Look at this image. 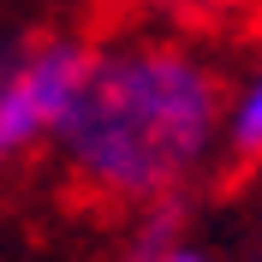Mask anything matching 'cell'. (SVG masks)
I'll return each mask as SVG.
<instances>
[{"mask_svg": "<svg viewBox=\"0 0 262 262\" xmlns=\"http://www.w3.org/2000/svg\"><path fill=\"white\" fill-rule=\"evenodd\" d=\"M221 143H227V155H238V161H262V66L245 78L238 96H227Z\"/></svg>", "mask_w": 262, "mask_h": 262, "instance_id": "3", "label": "cell"}, {"mask_svg": "<svg viewBox=\"0 0 262 262\" xmlns=\"http://www.w3.org/2000/svg\"><path fill=\"white\" fill-rule=\"evenodd\" d=\"M155 262H209V250H203V245H191V238H179V245H167Z\"/></svg>", "mask_w": 262, "mask_h": 262, "instance_id": "5", "label": "cell"}, {"mask_svg": "<svg viewBox=\"0 0 262 262\" xmlns=\"http://www.w3.org/2000/svg\"><path fill=\"white\" fill-rule=\"evenodd\" d=\"M18 48H24V42H18V36H6V30H0V72L12 66V54H18Z\"/></svg>", "mask_w": 262, "mask_h": 262, "instance_id": "6", "label": "cell"}, {"mask_svg": "<svg viewBox=\"0 0 262 262\" xmlns=\"http://www.w3.org/2000/svg\"><path fill=\"white\" fill-rule=\"evenodd\" d=\"M227 90L179 42L96 48L72 114L54 131L66 173L107 203H167L221 149Z\"/></svg>", "mask_w": 262, "mask_h": 262, "instance_id": "1", "label": "cell"}, {"mask_svg": "<svg viewBox=\"0 0 262 262\" xmlns=\"http://www.w3.org/2000/svg\"><path fill=\"white\" fill-rule=\"evenodd\" d=\"M96 42L83 36H36L0 72V161H24L30 149L54 143L60 119L72 114L90 78Z\"/></svg>", "mask_w": 262, "mask_h": 262, "instance_id": "2", "label": "cell"}, {"mask_svg": "<svg viewBox=\"0 0 262 262\" xmlns=\"http://www.w3.org/2000/svg\"><path fill=\"white\" fill-rule=\"evenodd\" d=\"M179 238H185V214H179V203H173V196H167V203H149L143 221H137V232H131L125 262H155L167 245H179Z\"/></svg>", "mask_w": 262, "mask_h": 262, "instance_id": "4", "label": "cell"}, {"mask_svg": "<svg viewBox=\"0 0 262 262\" xmlns=\"http://www.w3.org/2000/svg\"><path fill=\"white\" fill-rule=\"evenodd\" d=\"M250 262H262V250H256V256H250Z\"/></svg>", "mask_w": 262, "mask_h": 262, "instance_id": "7", "label": "cell"}]
</instances>
